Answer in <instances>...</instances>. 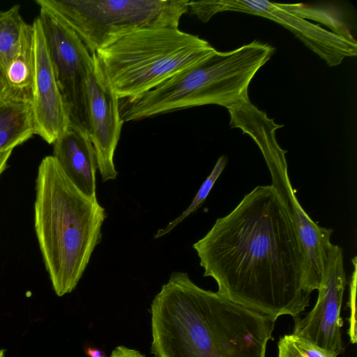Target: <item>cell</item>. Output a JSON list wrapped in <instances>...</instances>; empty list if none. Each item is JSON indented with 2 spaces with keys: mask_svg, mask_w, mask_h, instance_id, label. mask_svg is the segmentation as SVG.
Masks as SVG:
<instances>
[{
  "mask_svg": "<svg viewBox=\"0 0 357 357\" xmlns=\"http://www.w3.org/2000/svg\"><path fill=\"white\" fill-rule=\"evenodd\" d=\"M9 93V89L3 75L0 73V101Z\"/></svg>",
  "mask_w": 357,
  "mask_h": 357,
  "instance_id": "obj_23",
  "label": "cell"
},
{
  "mask_svg": "<svg viewBox=\"0 0 357 357\" xmlns=\"http://www.w3.org/2000/svg\"><path fill=\"white\" fill-rule=\"evenodd\" d=\"M24 20L20 5H15L0 14V73L4 77L20 45Z\"/></svg>",
  "mask_w": 357,
  "mask_h": 357,
  "instance_id": "obj_17",
  "label": "cell"
},
{
  "mask_svg": "<svg viewBox=\"0 0 357 357\" xmlns=\"http://www.w3.org/2000/svg\"><path fill=\"white\" fill-rule=\"evenodd\" d=\"M33 54V27L24 22L19 47L4 75L10 92L31 98Z\"/></svg>",
  "mask_w": 357,
  "mask_h": 357,
  "instance_id": "obj_15",
  "label": "cell"
},
{
  "mask_svg": "<svg viewBox=\"0 0 357 357\" xmlns=\"http://www.w3.org/2000/svg\"><path fill=\"white\" fill-rule=\"evenodd\" d=\"M346 284L342 248L333 244L317 289V302L305 316L294 319L292 333L340 354L344 349L341 308Z\"/></svg>",
  "mask_w": 357,
  "mask_h": 357,
  "instance_id": "obj_8",
  "label": "cell"
},
{
  "mask_svg": "<svg viewBox=\"0 0 357 357\" xmlns=\"http://www.w3.org/2000/svg\"><path fill=\"white\" fill-rule=\"evenodd\" d=\"M36 135L31 98L9 91L0 101V151L14 149Z\"/></svg>",
  "mask_w": 357,
  "mask_h": 357,
  "instance_id": "obj_14",
  "label": "cell"
},
{
  "mask_svg": "<svg viewBox=\"0 0 357 357\" xmlns=\"http://www.w3.org/2000/svg\"><path fill=\"white\" fill-rule=\"evenodd\" d=\"M109 357H146L139 351L120 345L114 348Z\"/></svg>",
  "mask_w": 357,
  "mask_h": 357,
  "instance_id": "obj_21",
  "label": "cell"
},
{
  "mask_svg": "<svg viewBox=\"0 0 357 357\" xmlns=\"http://www.w3.org/2000/svg\"><path fill=\"white\" fill-rule=\"evenodd\" d=\"M70 126L89 137L87 79L92 56L77 33L45 8L39 15Z\"/></svg>",
  "mask_w": 357,
  "mask_h": 357,
  "instance_id": "obj_7",
  "label": "cell"
},
{
  "mask_svg": "<svg viewBox=\"0 0 357 357\" xmlns=\"http://www.w3.org/2000/svg\"><path fill=\"white\" fill-rule=\"evenodd\" d=\"M87 79L90 139L97 165L103 182L116 179L114 155L123 123L120 116V100L108 80L105 69L96 53Z\"/></svg>",
  "mask_w": 357,
  "mask_h": 357,
  "instance_id": "obj_9",
  "label": "cell"
},
{
  "mask_svg": "<svg viewBox=\"0 0 357 357\" xmlns=\"http://www.w3.org/2000/svg\"><path fill=\"white\" fill-rule=\"evenodd\" d=\"M70 181L86 196L96 200V153L89 137L69 126L53 144V155Z\"/></svg>",
  "mask_w": 357,
  "mask_h": 357,
  "instance_id": "obj_13",
  "label": "cell"
},
{
  "mask_svg": "<svg viewBox=\"0 0 357 357\" xmlns=\"http://www.w3.org/2000/svg\"><path fill=\"white\" fill-rule=\"evenodd\" d=\"M217 50L178 29L140 30L95 52L119 100L136 98Z\"/></svg>",
  "mask_w": 357,
  "mask_h": 357,
  "instance_id": "obj_5",
  "label": "cell"
},
{
  "mask_svg": "<svg viewBox=\"0 0 357 357\" xmlns=\"http://www.w3.org/2000/svg\"><path fill=\"white\" fill-rule=\"evenodd\" d=\"M356 269L354 271L350 285V317L348 334L352 344L356 342Z\"/></svg>",
  "mask_w": 357,
  "mask_h": 357,
  "instance_id": "obj_20",
  "label": "cell"
},
{
  "mask_svg": "<svg viewBox=\"0 0 357 357\" xmlns=\"http://www.w3.org/2000/svg\"><path fill=\"white\" fill-rule=\"evenodd\" d=\"M31 25L34 54L31 102L36 135L47 143L53 144L67 130L70 123L39 16Z\"/></svg>",
  "mask_w": 357,
  "mask_h": 357,
  "instance_id": "obj_11",
  "label": "cell"
},
{
  "mask_svg": "<svg viewBox=\"0 0 357 357\" xmlns=\"http://www.w3.org/2000/svg\"><path fill=\"white\" fill-rule=\"evenodd\" d=\"M1 11H0V14H1Z\"/></svg>",
  "mask_w": 357,
  "mask_h": 357,
  "instance_id": "obj_26",
  "label": "cell"
},
{
  "mask_svg": "<svg viewBox=\"0 0 357 357\" xmlns=\"http://www.w3.org/2000/svg\"><path fill=\"white\" fill-rule=\"evenodd\" d=\"M275 320L185 278L151 314L153 357H266Z\"/></svg>",
  "mask_w": 357,
  "mask_h": 357,
  "instance_id": "obj_2",
  "label": "cell"
},
{
  "mask_svg": "<svg viewBox=\"0 0 357 357\" xmlns=\"http://www.w3.org/2000/svg\"><path fill=\"white\" fill-rule=\"evenodd\" d=\"M227 161L228 159L226 155H222L218 158L212 172L200 186L190 204L180 215L169 222L165 228L158 229L155 235V238L162 237L169 233L179 223L183 222L190 214L195 212L202 205L215 181L225 169Z\"/></svg>",
  "mask_w": 357,
  "mask_h": 357,
  "instance_id": "obj_18",
  "label": "cell"
},
{
  "mask_svg": "<svg viewBox=\"0 0 357 357\" xmlns=\"http://www.w3.org/2000/svg\"><path fill=\"white\" fill-rule=\"evenodd\" d=\"M13 149L0 151V176L6 169L8 161L12 155Z\"/></svg>",
  "mask_w": 357,
  "mask_h": 357,
  "instance_id": "obj_22",
  "label": "cell"
},
{
  "mask_svg": "<svg viewBox=\"0 0 357 357\" xmlns=\"http://www.w3.org/2000/svg\"><path fill=\"white\" fill-rule=\"evenodd\" d=\"M289 13L303 19L320 22L332 30V33L344 40L357 43L350 31L344 11L331 4L304 5L303 3H279Z\"/></svg>",
  "mask_w": 357,
  "mask_h": 357,
  "instance_id": "obj_16",
  "label": "cell"
},
{
  "mask_svg": "<svg viewBox=\"0 0 357 357\" xmlns=\"http://www.w3.org/2000/svg\"><path fill=\"white\" fill-rule=\"evenodd\" d=\"M106 218L98 199L82 193L53 155L43 158L36 180L34 227L58 296L72 292L100 243Z\"/></svg>",
  "mask_w": 357,
  "mask_h": 357,
  "instance_id": "obj_3",
  "label": "cell"
},
{
  "mask_svg": "<svg viewBox=\"0 0 357 357\" xmlns=\"http://www.w3.org/2000/svg\"><path fill=\"white\" fill-rule=\"evenodd\" d=\"M71 28L91 54L140 30L178 29L188 0H36Z\"/></svg>",
  "mask_w": 357,
  "mask_h": 357,
  "instance_id": "obj_6",
  "label": "cell"
},
{
  "mask_svg": "<svg viewBox=\"0 0 357 357\" xmlns=\"http://www.w3.org/2000/svg\"><path fill=\"white\" fill-rule=\"evenodd\" d=\"M278 357H337L310 340L291 333L281 337L278 343Z\"/></svg>",
  "mask_w": 357,
  "mask_h": 357,
  "instance_id": "obj_19",
  "label": "cell"
},
{
  "mask_svg": "<svg viewBox=\"0 0 357 357\" xmlns=\"http://www.w3.org/2000/svg\"><path fill=\"white\" fill-rule=\"evenodd\" d=\"M85 354L89 357H107L103 351L94 347H87Z\"/></svg>",
  "mask_w": 357,
  "mask_h": 357,
  "instance_id": "obj_24",
  "label": "cell"
},
{
  "mask_svg": "<svg viewBox=\"0 0 357 357\" xmlns=\"http://www.w3.org/2000/svg\"><path fill=\"white\" fill-rule=\"evenodd\" d=\"M218 13L234 11L269 19L288 29L331 67L347 56H355L357 43L349 42L333 33L299 17L268 1L218 0Z\"/></svg>",
  "mask_w": 357,
  "mask_h": 357,
  "instance_id": "obj_12",
  "label": "cell"
},
{
  "mask_svg": "<svg viewBox=\"0 0 357 357\" xmlns=\"http://www.w3.org/2000/svg\"><path fill=\"white\" fill-rule=\"evenodd\" d=\"M192 247L223 297L275 321L295 319L310 305L305 253L272 185L246 194Z\"/></svg>",
  "mask_w": 357,
  "mask_h": 357,
  "instance_id": "obj_1",
  "label": "cell"
},
{
  "mask_svg": "<svg viewBox=\"0 0 357 357\" xmlns=\"http://www.w3.org/2000/svg\"><path fill=\"white\" fill-rule=\"evenodd\" d=\"M274 48L255 40L229 52L218 50L136 98L119 102L123 122L205 105L229 109L248 98V86Z\"/></svg>",
  "mask_w": 357,
  "mask_h": 357,
  "instance_id": "obj_4",
  "label": "cell"
},
{
  "mask_svg": "<svg viewBox=\"0 0 357 357\" xmlns=\"http://www.w3.org/2000/svg\"><path fill=\"white\" fill-rule=\"evenodd\" d=\"M287 151L278 144L261 151L275 188L296 228L307 261V280L313 291L319 288L323 271L332 247L333 229L319 226L305 211L298 202L287 172Z\"/></svg>",
  "mask_w": 357,
  "mask_h": 357,
  "instance_id": "obj_10",
  "label": "cell"
},
{
  "mask_svg": "<svg viewBox=\"0 0 357 357\" xmlns=\"http://www.w3.org/2000/svg\"><path fill=\"white\" fill-rule=\"evenodd\" d=\"M5 350L0 349V357H5Z\"/></svg>",
  "mask_w": 357,
  "mask_h": 357,
  "instance_id": "obj_25",
  "label": "cell"
}]
</instances>
